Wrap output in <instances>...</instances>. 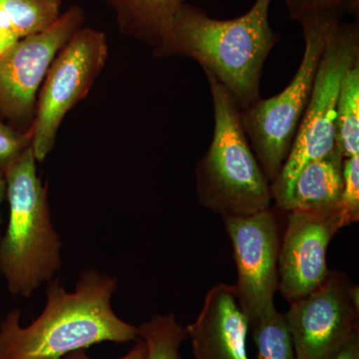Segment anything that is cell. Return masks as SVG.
I'll return each mask as SVG.
<instances>
[{"label":"cell","instance_id":"obj_1","mask_svg":"<svg viewBox=\"0 0 359 359\" xmlns=\"http://www.w3.org/2000/svg\"><path fill=\"white\" fill-rule=\"evenodd\" d=\"M117 278L95 268L81 271L74 292L59 278L47 283L46 306L32 325H20L14 309L0 323V359H62L66 354L103 341H133L138 330L113 311Z\"/></svg>","mask_w":359,"mask_h":359},{"label":"cell","instance_id":"obj_2","mask_svg":"<svg viewBox=\"0 0 359 359\" xmlns=\"http://www.w3.org/2000/svg\"><path fill=\"white\" fill-rule=\"evenodd\" d=\"M271 1L256 0L248 13L229 20L210 18L187 2L153 54L197 61L218 80L242 112L261 98L264 65L280 41V35L269 25Z\"/></svg>","mask_w":359,"mask_h":359},{"label":"cell","instance_id":"obj_3","mask_svg":"<svg viewBox=\"0 0 359 359\" xmlns=\"http://www.w3.org/2000/svg\"><path fill=\"white\" fill-rule=\"evenodd\" d=\"M4 175L9 218L0 238V275L14 297H30L60 271L62 242L30 146Z\"/></svg>","mask_w":359,"mask_h":359},{"label":"cell","instance_id":"obj_4","mask_svg":"<svg viewBox=\"0 0 359 359\" xmlns=\"http://www.w3.org/2000/svg\"><path fill=\"white\" fill-rule=\"evenodd\" d=\"M204 73L211 90L215 126L210 147L196 168L198 199L222 218L269 209L271 183L250 148L241 110L218 80Z\"/></svg>","mask_w":359,"mask_h":359},{"label":"cell","instance_id":"obj_5","mask_svg":"<svg viewBox=\"0 0 359 359\" xmlns=\"http://www.w3.org/2000/svg\"><path fill=\"white\" fill-rule=\"evenodd\" d=\"M358 62V23L335 20L328 32L311 98L289 156L271 185L275 205L280 211H287L292 185L302 168L337 150L335 116L340 86L347 71Z\"/></svg>","mask_w":359,"mask_h":359},{"label":"cell","instance_id":"obj_6","mask_svg":"<svg viewBox=\"0 0 359 359\" xmlns=\"http://www.w3.org/2000/svg\"><path fill=\"white\" fill-rule=\"evenodd\" d=\"M339 20L334 16L318 15L299 20L304 51L292 81L278 95L259 98L241 112L250 148L271 185L289 156L311 98L328 32L332 23Z\"/></svg>","mask_w":359,"mask_h":359},{"label":"cell","instance_id":"obj_7","mask_svg":"<svg viewBox=\"0 0 359 359\" xmlns=\"http://www.w3.org/2000/svg\"><path fill=\"white\" fill-rule=\"evenodd\" d=\"M108 54L105 33L91 27L78 29L59 51L39 90L29 128L36 162H43L53 150L65 116L88 95Z\"/></svg>","mask_w":359,"mask_h":359},{"label":"cell","instance_id":"obj_8","mask_svg":"<svg viewBox=\"0 0 359 359\" xmlns=\"http://www.w3.org/2000/svg\"><path fill=\"white\" fill-rule=\"evenodd\" d=\"M358 287L330 271L313 292L290 302L285 313L297 359H335L359 337Z\"/></svg>","mask_w":359,"mask_h":359},{"label":"cell","instance_id":"obj_9","mask_svg":"<svg viewBox=\"0 0 359 359\" xmlns=\"http://www.w3.org/2000/svg\"><path fill=\"white\" fill-rule=\"evenodd\" d=\"M282 212L275 205L250 216L223 218L237 266L233 287L250 325L276 311Z\"/></svg>","mask_w":359,"mask_h":359},{"label":"cell","instance_id":"obj_10","mask_svg":"<svg viewBox=\"0 0 359 359\" xmlns=\"http://www.w3.org/2000/svg\"><path fill=\"white\" fill-rule=\"evenodd\" d=\"M86 20L83 8L70 6L43 32L14 45L0 58V116L32 126L37 97L54 59Z\"/></svg>","mask_w":359,"mask_h":359},{"label":"cell","instance_id":"obj_11","mask_svg":"<svg viewBox=\"0 0 359 359\" xmlns=\"http://www.w3.org/2000/svg\"><path fill=\"white\" fill-rule=\"evenodd\" d=\"M278 254V290L285 301H297L327 280L328 245L346 226L340 211L289 212Z\"/></svg>","mask_w":359,"mask_h":359},{"label":"cell","instance_id":"obj_12","mask_svg":"<svg viewBox=\"0 0 359 359\" xmlns=\"http://www.w3.org/2000/svg\"><path fill=\"white\" fill-rule=\"evenodd\" d=\"M186 330L195 359H249V318L233 285L212 287L197 320Z\"/></svg>","mask_w":359,"mask_h":359},{"label":"cell","instance_id":"obj_13","mask_svg":"<svg viewBox=\"0 0 359 359\" xmlns=\"http://www.w3.org/2000/svg\"><path fill=\"white\" fill-rule=\"evenodd\" d=\"M342 161L337 150L302 168L294 180L285 212L340 211Z\"/></svg>","mask_w":359,"mask_h":359},{"label":"cell","instance_id":"obj_14","mask_svg":"<svg viewBox=\"0 0 359 359\" xmlns=\"http://www.w3.org/2000/svg\"><path fill=\"white\" fill-rule=\"evenodd\" d=\"M115 11L120 32L153 50L169 33L177 13L188 0H100Z\"/></svg>","mask_w":359,"mask_h":359},{"label":"cell","instance_id":"obj_15","mask_svg":"<svg viewBox=\"0 0 359 359\" xmlns=\"http://www.w3.org/2000/svg\"><path fill=\"white\" fill-rule=\"evenodd\" d=\"M61 0H0V58L60 16Z\"/></svg>","mask_w":359,"mask_h":359},{"label":"cell","instance_id":"obj_16","mask_svg":"<svg viewBox=\"0 0 359 359\" xmlns=\"http://www.w3.org/2000/svg\"><path fill=\"white\" fill-rule=\"evenodd\" d=\"M335 139L342 159L359 155V62L342 79L337 103Z\"/></svg>","mask_w":359,"mask_h":359},{"label":"cell","instance_id":"obj_17","mask_svg":"<svg viewBox=\"0 0 359 359\" xmlns=\"http://www.w3.org/2000/svg\"><path fill=\"white\" fill-rule=\"evenodd\" d=\"M137 330L145 342L147 359H181L180 348L188 334L175 314L156 313Z\"/></svg>","mask_w":359,"mask_h":359},{"label":"cell","instance_id":"obj_18","mask_svg":"<svg viewBox=\"0 0 359 359\" xmlns=\"http://www.w3.org/2000/svg\"><path fill=\"white\" fill-rule=\"evenodd\" d=\"M257 359H297L285 314L276 309L268 316L250 323Z\"/></svg>","mask_w":359,"mask_h":359},{"label":"cell","instance_id":"obj_19","mask_svg":"<svg viewBox=\"0 0 359 359\" xmlns=\"http://www.w3.org/2000/svg\"><path fill=\"white\" fill-rule=\"evenodd\" d=\"M290 18L302 20L311 16L330 15L341 20L346 14L358 18L359 0H285Z\"/></svg>","mask_w":359,"mask_h":359},{"label":"cell","instance_id":"obj_20","mask_svg":"<svg viewBox=\"0 0 359 359\" xmlns=\"http://www.w3.org/2000/svg\"><path fill=\"white\" fill-rule=\"evenodd\" d=\"M342 180L340 215L346 226L359 219V155L342 161Z\"/></svg>","mask_w":359,"mask_h":359},{"label":"cell","instance_id":"obj_21","mask_svg":"<svg viewBox=\"0 0 359 359\" xmlns=\"http://www.w3.org/2000/svg\"><path fill=\"white\" fill-rule=\"evenodd\" d=\"M32 143V135L6 125L0 120V170L7 168L18 159Z\"/></svg>","mask_w":359,"mask_h":359},{"label":"cell","instance_id":"obj_22","mask_svg":"<svg viewBox=\"0 0 359 359\" xmlns=\"http://www.w3.org/2000/svg\"><path fill=\"white\" fill-rule=\"evenodd\" d=\"M136 344L133 348L129 351L126 355L119 359H147V349H146L145 342L137 337ZM62 359H90L87 354L85 353L84 349H78V351H72V353L66 354Z\"/></svg>","mask_w":359,"mask_h":359},{"label":"cell","instance_id":"obj_23","mask_svg":"<svg viewBox=\"0 0 359 359\" xmlns=\"http://www.w3.org/2000/svg\"><path fill=\"white\" fill-rule=\"evenodd\" d=\"M335 359H359V337L351 340Z\"/></svg>","mask_w":359,"mask_h":359},{"label":"cell","instance_id":"obj_24","mask_svg":"<svg viewBox=\"0 0 359 359\" xmlns=\"http://www.w3.org/2000/svg\"><path fill=\"white\" fill-rule=\"evenodd\" d=\"M6 200V175L2 170H0V226H1V207L4 201ZM2 233L0 229V238H1Z\"/></svg>","mask_w":359,"mask_h":359}]
</instances>
